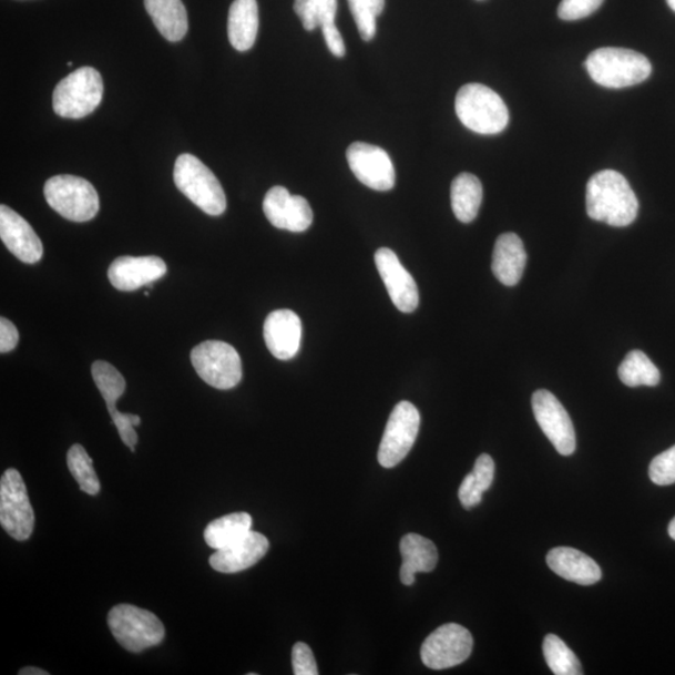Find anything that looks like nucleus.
I'll return each mask as SVG.
<instances>
[{"instance_id":"423d86ee","label":"nucleus","mask_w":675,"mask_h":675,"mask_svg":"<svg viewBox=\"0 0 675 675\" xmlns=\"http://www.w3.org/2000/svg\"><path fill=\"white\" fill-rule=\"evenodd\" d=\"M103 92L101 73L91 67L80 68L55 86L53 110L63 119H84L101 104Z\"/></svg>"},{"instance_id":"9b49d317","label":"nucleus","mask_w":675,"mask_h":675,"mask_svg":"<svg viewBox=\"0 0 675 675\" xmlns=\"http://www.w3.org/2000/svg\"><path fill=\"white\" fill-rule=\"evenodd\" d=\"M472 651L471 632L462 625L448 623L429 635L420 650V657L426 667L443 671L466 662Z\"/></svg>"},{"instance_id":"7c9ffc66","label":"nucleus","mask_w":675,"mask_h":675,"mask_svg":"<svg viewBox=\"0 0 675 675\" xmlns=\"http://www.w3.org/2000/svg\"><path fill=\"white\" fill-rule=\"evenodd\" d=\"M338 0H295V12L306 31L336 23Z\"/></svg>"},{"instance_id":"e433bc0d","label":"nucleus","mask_w":675,"mask_h":675,"mask_svg":"<svg viewBox=\"0 0 675 675\" xmlns=\"http://www.w3.org/2000/svg\"><path fill=\"white\" fill-rule=\"evenodd\" d=\"M483 493L471 473L464 478L461 487H459L458 497L466 510H471V508L482 502Z\"/></svg>"},{"instance_id":"1a4fd4ad","label":"nucleus","mask_w":675,"mask_h":675,"mask_svg":"<svg viewBox=\"0 0 675 675\" xmlns=\"http://www.w3.org/2000/svg\"><path fill=\"white\" fill-rule=\"evenodd\" d=\"M35 517L27 487L17 469H8L0 481V524L16 541L31 538Z\"/></svg>"},{"instance_id":"0eeeda50","label":"nucleus","mask_w":675,"mask_h":675,"mask_svg":"<svg viewBox=\"0 0 675 675\" xmlns=\"http://www.w3.org/2000/svg\"><path fill=\"white\" fill-rule=\"evenodd\" d=\"M44 195L48 204L68 221L88 222L100 212V197L92 183L75 175H55L45 183Z\"/></svg>"},{"instance_id":"c85d7f7f","label":"nucleus","mask_w":675,"mask_h":675,"mask_svg":"<svg viewBox=\"0 0 675 675\" xmlns=\"http://www.w3.org/2000/svg\"><path fill=\"white\" fill-rule=\"evenodd\" d=\"M543 654L548 667L555 675H582L583 669L576 655L554 634H548L543 642Z\"/></svg>"},{"instance_id":"ea45409f","label":"nucleus","mask_w":675,"mask_h":675,"mask_svg":"<svg viewBox=\"0 0 675 675\" xmlns=\"http://www.w3.org/2000/svg\"><path fill=\"white\" fill-rule=\"evenodd\" d=\"M18 674L19 675H48L49 673L41 668L27 667V668H23L22 671H19Z\"/></svg>"},{"instance_id":"c9c22d12","label":"nucleus","mask_w":675,"mask_h":675,"mask_svg":"<svg viewBox=\"0 0 675 675\" xmlns=\"http://www.w3.org/2000/svg\"><path fill=\"white\" fill-rule=\"evenodd\" d=\"M495 464L491 456L482 454L475 461L473 469L474 481L483 492L491 488L494 481Z\"/></svg>"},{"instance_id":"f257e3e1","label":"nucleus","mask_w":675,"mask_h":675,"mask_svg":"<svg viewBox=\"0 0 675 675\" xmlns=\"http://www.w3.org/2000/svg\"><path fill=\"white\" fill-rule=\"evenodd\" d=\"M640 211L637 195L627 180L615 171L593 175L586 185V213L590 218L612 227H628Z\"/></svg>"},{"instance_id":"6ab92c4d","label":"nucleus","mask_w":675,"mask_h":675,"mask_svg":"<svg viewBox=\"0 0 675 675\" xmlns=\"http://www.w3.org/2000/svg\"><path fill=\"white\" fill-rule=\"evenodd\" d=\"M264 340L270 354L279 360L298 355L301 340V321L289 309L274 310L264 321Z\"/></svg>"},{"instance_id":"39448f33","label":"nucleus","mask_w":675,"mask_h":675,"mask_svg":"<svg viewBox=\"0 0 675 675\" xmlns=\"http://www.w3.org/2000/svg\"><path fill=\"white\" fill-rule=\"evenodd\" d=\"M108 625L123 648L141 653L163 642L165 630L158 616L131 604H120L108 614Z\"/></svg>"},{"instance_id":"5701e85b","label":"nucleus","mask_w":675,"mask_h":675,"mask_svg":"<svg viewBox=\"0 0 675 675\" xmlns=\"http://www.w3.org/2000/svg\"><path fill=\"white\" fill-rule=\"evenodd\" d=\"M399 548L403 558L400 581L405 585L415 584L417 573H429L436 569L438 563L437 546L427 538L409 533L402 538Z\"/></svg>"},{"instance_id":"f8f14e48","label":"nucleus","mask_w":675,"mask_h":675,"mask_svg":"<svg viewBox=\"0 0 675 675\" xmlns=\"http://www.w3.org/2000/svg\"><path fill=\"white\" fill-rule=\"evenodd\" d=\"M92 376L95 386L100 389L108 412H110L113 423L119 429V433L126 447H130L132 452H135V446L139 443V434L135 432V427L141 425V417L129 413H121L116 409V400H119L125 391V379L121 371L104 360H96L92 366Z\"/></svg>"},{"instance_id":"9d476101","label":"nucleus","mask_w":675,"mask_h":675,"mask_svg":"<svg viewBox=\"0 0 675 675\" xmlns=\"http://www.w3.org/2000/svg\"><path fill=\"white\" fill-rule=\"evenodd\" d=\"M420 426L418 409L407 400L398 403L391 412L378 450V462L385 468H395L412 450Z\"/></svg>"},{"instance_id":"79ce46f5","label":"nucleus","mask_w":675,"mask_h":675,"mask_svg":"<svg viewBox=\"0 0 675 675\" xmlns=\"http://www.w3.org/2000/svg\"><path fill=\"white\" fill-rule=\"evenodd\" d=\"M667 3L671 7V9H673V11L675 12V0H667Z\"/></svg>"},{"instance_id":"2eb2a0df","label":"nucleus","mask_w":675,"mask_h":675,"mask_svg":"<svg viewBox=\"0 0 675 675\" xmlns=\"http://www.w3.org/2000/svg\"><path fill=\"white\" fill-rule=\"evenodd\" d=\"M263 211L273 227L293 233L306 232L313 211L306 198L292 195L285 187H273L264 197Z\"/></svg>"},{"instance_id":"412c9836","label":"nucleus","mask_w":675,"mask_h":675,"mask_svg":"<svg viewBox=\"0 0 675 675\" xmlns=\"http://www.w3.org/2000/svg\"><path fill=\"white\" fill-rule=\"evenodd\" d=\"M546 564L555 574L576 584L592 585L602 580L600 565L574 548H554L546 555Z\"/></svg>"},{"instance_id":"58836bf2","label":"nucleus","mask_w":675,"mask_h":675,"mask_svg":"<svg viewBox=\"0 0 675 675\" xmlns=\"http://www.w3.org/2000/svg\"><path fill=\"white\" fill-rule=\"evenodd\" d=\"M19 341V333L11 320L7 318L0 319V351L9 354L12 351Z\"/></svg>"},{"instance_id":"473e14b6","label":"nucleus","mask_w":675,"mask_h":675,"mask_svg":"<svg viewBox=\"0 0 675 675\" xmlns=\"http://www.w3.org/2000/svg\"><path fill=\"white\" fill-rule=\"evenodd\" d=\"M650 478L657 485L675 483V446L653 459L650 466Z\"/></svg>"},{"instance_id":"a878e982","label":"nucleus","mask_w":675,"mask_h":675,"mask_svg":"<svg viewBox=\"0 0 675 675\" xmlns=\"http://www.w3.org/2000/svg\"><path fill=\"white\" fill-rule=\"evenodd\" d=\"M483 200L481 181L471 173L459 174L450 188V201L458 221L471 223L477 218Z\"/></svg>"},{"instance_id":"f704fd0d","label":"nucleus","mask_w":675,"mask_h":675,"mask_svg":"<svg viewBox=\"0 0 675 675\" xmlns=\"http://www.w3.org/2000/svg\"><path fill=\"white\" fill-rule=\"evenodd\" d=\"M293 672L296 675H318L315 655L306 643H296L292 652Z\"/></svg>"},{"instance_id":"dca6fc26","label":"nucleus","mask_w":675,"mask_h":675,"mask_svg":"<svg viewBox=\"0 0 675 675\" xmlns=\"http://www.w3.org/2000/svg\"><path fill=\"white\" fill-rule=\"evenodd\" d=\"M376 266L383 279L393 305L403 313H413L419 306L418 287L412 274L400 263L397 254L389 248L376 253Z\"/></svg>"},{"instance_id":"b1692460","label":"nucleus","mask_w":675,"mask_h":675,"mask_svg":"<svg viewBox=\"0 0 675 675\" xmlns=\"http://www.w3.org/2000/svg\"><path fill=\"white\" fill-rule=\"evenodd\" d=\"M259 28L257 0H234L228 16V38L238 52H247L256 43Z\"/></svg>"},{"instance_id":"72a5a7b5","label":"nucleus","mask_w":675,"mask_h":675,"mask_svg":"<svg viewBox=\"0 0 675 675\" xmlns=\"http://www.w3.org/2000/svg\"><path fill=\"white\" fill-rule=\"evenodd\" d=\"M604 0H562L558 7V16L563 21H580V19L592 16L599 11Z\"/></svg>"},{"instance_id":"cd10ccee","label":"nucleus","mask_w":675,"mask_h":675,"mask_svg":"<svg viewBox=\"0 0 675 675\" xmlns=\"http://www.w3.org/2000/svg\"><path fill=\"white\" fill-rule=\"evenodd\" d=\"M622 383L631 388L661 383V371L642 350H632L618 368Z\"/></svg>"},{"instance_id":"2f4dec72","label":"nucleus","mask_w":675,"mask_h":675,"mask_svg":"<svg viewBox=\"0 0 675 675\" xmlns=\"http://www.w3.org/2000/svg\"><path fill=\"white\" fill-rule=\"evenodd\" d=\"M359 34L365 42L377 33V18L385 11L386 0H348Z\"/></svg>"},{"instance_id":"4be33fe9","label":"nucleus","mask_w":675,"mask_h":675,"mask_svg":"<svg viewBox=\"0 0 675 675\" xmlns=\"http://www.w3.org/2000/svg\"><path fill=\"white\" fill-rule=\"evenodd\" d=\"M526 258L522 239L514 233L502 234L493 252L492 270L495 278L507 287L517 286L522 279Z\"/></svg>"},{"instance_id":"20e7f679","label":"nucleus","mask_w":675,"mask_h":675,"mask_svg":"<svg viewBox=\"0 0 675 675\" xmlns=\"http://www.w3.org/2000/svg\"><path fill=\"white\" fill-rule=\"evenodd\" d=\"M174 183L204 213L217 217L227 209V198L221 182L197 156H178L174 165Z\"/></svg>"},{"instance_id":"c756f323","label":"nucleus","mask_w":675,"mask_h":675,"mask_svg":"<svg viewBox=\"0 0 675 675\" xmlns=\"http://www.w3.org/2000/svg\"><path fill=\"white\" fill-rule=\"evenodd\" d=\"M67 463L82 492L90 495L100 493L101 483L95 473L92 458L88 456L86 450L81 444H74L68 450Z\"/></svg>"},{"instance_id":"ddd939ff","label":"nucleus","mask_w":675,"mask_h":675,"mask_svg":"<svg viewBox=\"0 0 675 675\" xmlns=\"http://www.w3.org/2000/svg\"><path fill=\"white\" fill-rule=\"evenodd\" d=\"M533 413L536 423L556 449V452L569 457L576 447L575 430L572 419L551 391L536 390L532 397Z\"/></svg>"},{"instance_id":"4468645a","label":"nucleus","mask_w":675,"mask_h":675,"mask_svg":"<svg viewBox=\"0 0 675 675\" xmlns=\"http://www.w3.org/2000/svg\"><path fill=\"white\" fill-rule=\"evenodd\" d=\"M347 161L356 178L368 188L387 192L395 187L393 162L379 146L364 142L351 143L347 151Z\"/></svg>"},{"instance_id":"a211bd4d","label":"nucleus","mask_w":675,"mask_h":675,"mask_svg":"<svg viewBox=\"0 0 675 675\" xmlns=\"http://www.w3.org/2000/svg\"><path fill=\"white\" fill-rule=\"evenodd\" d=\"M168 272L165 262L155 256L150 257H120L110 269L108 278L111 285L122 292H133L163 278Z\"/></svg>"},{"instance_id":"393cba45","label":"nucleus","mask_w":675,"mask_h":675,"mask_svg":"<svg viewBox=\"0 0 675 675\" xmlns=\"http://www.w3.org/2000/svg\"><path fill=\"white\" fill-rule=\"evenodd\" d=\"M144 6L166 41L180 42L187 34L188 16L182 0H144Z\"/></svg>"},{"instance_id":"4c0bfd02","label":"nucleus","mask_w":675,"mask_h":675,"mask_svg":"<svg viewBox=\"0 0 675 675\" xmlns=\"http://www.w3.org/2000/svg\"><path fill=\"white\" fill-rule=\"evenodd\" d=\"M323 35H325V41L330 53L335 57L341 58L346 55V44L344 38H341L340 32L336 23H329L321 27Z\"/></svg>"},{"instance_id":"7ed1b4c3","label":"nucleus","mask_w":675,"mask_h":675,"mask_svg":"<svg viewBox=\"0 0 675 675\" xmlns=\"http://www.w3.org/2000/svg\"><path fill=\"white\" fill-rule=\"evenodd\" d=\"M459 121L478 134L502 133L510 123V112L499 94L483 84H466L456 98Z\"/></svg>"},{"instance_id":"f03ea898","label":"nucleus","mask_w":675,"mask_h":675,"mask_svg":"<svg viewBox=\"0 0 675 675\" xmlns=\"http://www.w3.org/2000/svg\"><path fill=\"white\" fill-rule=\"evenodd\" d=\"M584 65L596 84L613 90L643 83L652 74L647 57L624 48L596 49Z\"/></svg>"},{"instance_id":"a19ab883","label":"nucleus","mask_w":675,"mask_h":675,"mask_svg":"<svg viewBox=\"0 0 675 675\" xmlns=\"http://www.w3.org/2000/svg\"><path fill=\"white\" fill-rule=\"evenodd\" d=\"M668 533H669L672 540L675 541V517L673 518V520L668 526Z\"/></svg>"},{"instance_id":"f3484780","label":"nucleus","mask_w":675,"mask_h":675,"mask_svg":"<svg viewBox=\"0 0 675 675\" xmlns=\"http://www.w3.org/2000/svg\"><path fill=\"white\" fill-rule=\"evenodd\" d=\"M0 238L19 260L34 264L43 257V243L24 218L2 205L0 207Z\"/></svg>"},{"instance_id":"bb28decb","label":"nucleus","mask_w":675,"mask_h":675,"mask_svg":"<svg viewBox=\"0 0 675 675\" xmlns=\"http://www.w3.org/2000/svg\"><path fill=\"white\" fill-rule=\"evenodd\" d=\"M252 517L248 513H232L211 522L204 531V540L213 550H223L252 531Z\"/></svg>"},{"instance_id":"6e6552de","label":"nucleus","mask_w":675,"mask_h":675,"mask_svg":"<svg viewBox=\"0 0 675 675\" xmlns=\"http://www.w3.org/2000/svg\"><path fill=\"white\" fill-rule=\"evenodd\" d=\"M191 359L195 371L211 387L227 390L239 385L242 360L236 348L225 341H203L193 348Z\"/></svg>"},{"instance_id":"aec40b11","label":"nucleus","mask_w":675,"mask_h":675,"mask_svg":"<svg viewBox=\"0 0 675 675\" xmlns=\"http://www.w3.org/2000/svg\"><path fill=\"white\" fill-rule=\"evenodd\" d=\"M267 536L250 531L241 541L215 551L209 563L214 571L225 574L239 573L252 569L268 553Z\"/></svg>"}]
</instances>
